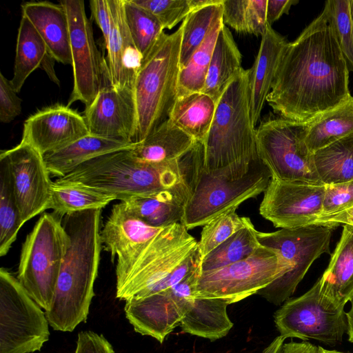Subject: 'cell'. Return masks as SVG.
I'll return each mask as SVG.
<instances>
[{"instance_id": "1", "label": "cell", "mask_w": 353, "mask_h": 353, "mask_svg": "<svg viewBox=\"0 0 353 353\" xmlns=\"http://www.w3.org/2000/svg\"><path fill=\"white\" fill-rule=\"evenodd\" d=\"M351 97L349 70L324 7L286 46L266 101L281 117L307 123Z\"/></svg>"}, {"instance_id": "2", "label": "cell", "mask_w": 353, "mask_h": 353, "mask_svg": "<svg viewBox=\"0 0 353 353\" xmlns=\"http://www.w3.org/2000/svg\"><path fill=\"white\" fill-rule=\"evenodd\" d=\"M203 163L200 142L179 159L163 165L142 162L131 150H123L94 158L57 180L83 185L121 201L168 190L192 194Z\"/></svg>"}, {"instance_id": "3", "label": "cell", "mask_w": 353, "mask_h": 353, "mask_svg": "<svg viewBox=\"0 0 353 353\" xmlns=\"http://www.w3.org/2000/svg\"><path fill=\"white\" fill-rule=\"evenodd\" d=\"M101 220V209L76 212L61 219L69 245L52 302L45 312L54 330L72 332L87 321L100 261Z\"/></svg>"}, {"instance_id": "4", "label": "cell", "mask_w": 353, "mask_h": 353, "mask_svg": "<svg viewBox=\"0 0 353 353\" xmlns=\"http://www.w3.org/2000/svg\"><path fill=\"white\" fill-rule=\"evenodd\" d=\"M270 179L269 170L259 158L210 172L203 167L185 205L181 223L188 230L205 225L221 214L264 192Z\"/></svg>"}, {"instance_id": "5", "label": "cell", "mask_w": 353, "mask_h": 353, "mask_svg": "<svg viewBox=\"0 0 353 353\" xmlns=\"http://www.w3.org/2000/svg\"><path fill=\"white\" fill-rule=\"evenodd\" d=\"M256 132L250 107L249 70H243L216 103L214 119L203 143V168L212 171L258 158Z\"/></svg>"}, {"instance_id": "6", "label": "cell", "mask_w": 353, "mask_h": 353, "mask_svg": "<svg viewBox=\"0 0 353 353\" xmlns=\"http://www.w3.org/2000/svg\"><path fill=\"white\" fill-rule=\"evenodd\" d=\"M182 27L165 32L143 60L133 94L137 110L134 143L143 141L165 121L177 97Z\"/></svg>"}, {"instance_id": "7", "label": "cell", "mask_w": 353, "mask_h": 353, "mask_svg": "<svg viewBox=\"0 0 353 353\" xmlns=\"http://www.w3.org/2000/svg\"><path fill=\"white\" fill-rule=\"evenodd\" d=\"M69 236L61 219L43 212L23 244L17 279L45 311L52 302Z\"/></svg>"}, {"instance_id": "8", "label": "cell", "mask_w": 353, "mask_h": 353, "mask_svg": "<svg viewBox=\"0 0 353 353\" xmlns=\"http://www.w3.org/2000/svg\"><path fill=\"white\" fill-rule=\"evenodd\" d=\"M333 230L310 225L272 232L258 231L256 236L261 245L278 253L288 265V271L256 294L276 305L288 300L312 264L322 254H330Z\"/></svg>"}, {"instance_id": "9", "label": "cell", "mask_w": 353, "mask_h": 353, "mask_svg": "<svg viewBox=\"0 0 353 353\" xmlns=\"http://www.w3.org/2000/svg\"><path fill=\"white\" fill-rule=\"evenodd\" d=\"M198 249V241L181 223L164 228L148 244L127 275L116 283L121 301L142 299L188 256Z\"/></svg>"}, {"instance_id": "10", "label": "cell", "mask_w": 353, "mask_h": 353, "mask_svg": "<svg viewBox=\"0 0 353 353\" xmlns=\"http://www.w3.org/2000/svg\"><path fill=\"white\" fill-rule=\"evenodd\" d=\"M308 122L280 117L256 130L258 156L272 179L321 183L305 143Z\"/></svg>"}, {"instance_id": "11", "label": "cell", "mask_w": 353, "mask_h": 353, "mask_svg": "<svg viewBox=\"0 0 353 353\" xmlns=\"http://www.w3.org/2000/svg\"><path fill=\"white\" fill-rule=\"evenodd\" d=\"M46 312L17 277L0 269V353H32L50 339Z\"/></svg>"}, {"instance_id": "12", "label": "cell", "mask_w": 353, "mask_h": 353, "mask_svg": "<svg viewBox=\"0 0 353 353\" xmlns=\"http://www.w3.org/2000/svg\"><path fill=\"white\" fill-rule=\"evenodd\" d=\"M274 319L280 335L285 339H314L335 345L347 331L344 307L337 305L322 293L319 278L305 294L286 300L276 311Z\"/></svg>"}, {"instance_id": "13", "label": "cell", "mask_w": 353, "mask_h": 353, "mask_svg": "<svg viewBox=\"0 0 353 353\" xmlns=\"http://www.w3.org/2000/svg\"><path fill=\"white\" fill-rule=\"evenodd\" d=\"M288 271V265L278 253L261 245L244 260L201 272L196 295L234 303L256 294Z\"/></svg>"}, {"instance_id": "14", "label": "cell", "mask_w": 353, "mask_h": 353, "mask_svg": "<svg viewBox=\"0 0 353 353\" xmlns=\"http://www.w3.org/2000/svg\"><path fill=\"white\" fill-rule=\"evenodd\" d=\"M68 17L73 70V88L67 106L75 101L88 107L101 90L104 80V61L99 52L84 1L61 0Z\"/></svg>"}, {"instance_id": "15", "label": "cell", "mask_w": 353, "mask_h": 353, "mask_svg": "<svg viewBox=\"0 0 353 353\" xmlns=\"http://www.w3.org/2000/svg\"><path fill=\"white\" fill-rule=\"evenodd\" d=\"M325 185L270 179L259 206L260 214L275 228L314 225L322 214Z\"/></svg>"}, {"instance_id": "16", "label": "cell", "mask_w": 353, "mask_h": 353, "mask_svg": "<svg viewBox=\"0 0 353 353\" xmlns=\"http://www.w3.org/2000/svg\"><path fill=\"white\" fill-rule=\"evenodd\" d=\"M12 176L13 190L23 223L48 209L52 181L43 155L30 145L21 141L2 150Z\"/></svg>"}, {"instance_id": "17", "label": "cell", "mask_w": 353, "mask_h": 353, "mask_svg": "<svg viewBox=\"0 0 353 353\" xmlns=\"http://www.w3.org/2000/svg\"><path fill=\"white\" fill-rule=\"evenodd\" d=\"M164 228H154L141 221L121 201L112 206L101 230V243L117 257L116 283L129 272L151 241Z\"/></svg>"}, {"instance_id": "18", "label": "cell", "mask_w": 353, "mask_h": 353, "mask_svg": "<svg viewBox=\"0 0 353 353\" xmlns=\"http://www.w3.org/2000/svg\"><path fill=\"white\" fill-rule=\"evenodd\" d=\"M84 118L90 134L134 143L137 119L133 89L113 88L105 63L103 85L85 108Z\"/></svg>"}, {"instance_id": "19", "label": "cell", "mask_w": 353, "mask_h": 353, "mask_svg": "<svg viewBox=\"0 0 353 353\" xmlns=\"http://www.w3.org/2000/svg\"><path fill=\"white\" fill-rule=\"evenodd\" d=\"M88 134L84 116L67 105L54 104L39 110L25 121L21 141L43 155Z\"/></svg>"}, {"instance_id": "20", "label": "cell", "mask_w": 353, "mask_h": 353, "mask_svg": "<svg viewBox=\"0 0 353 353\" xmlns=\"http://www.w3.org/2000/svg\"><path fill=\"white\" fill-rule=\"evenodd\" d=\"M111 31L105 46L107 50L105 70L110 85L117 89H133L134 80L143 61L125 19L123 0H108Z\"/></svg>"}, {"instance_id": "21", "label": "cell", "mask_w": 353, "mask_h": 353, "mask_svg": "<svg viewBox=\"0 0 353 353\" xmlns=\"http://www.w3.org/2000/svg\"><path fill=\"white\" fill-rule=\"evenodd\" d=\"M126 319L134 331L162 343L180 324L185 311L167 291L125 301Z\"/></svg>"}, {"instance_id": "22", "label": "cell", "mask_w": 353, "mask_h": 353, "mask_svg": "<svg viewBox=\"0 0 353 353\" xmlns=\"http://www.w3.org/2000/svg\"><path fill=\"white\" fill-rule=\"evenodd\" d=\"M288 43L286 39L271 26H268L262 36L259 52L252 68L249 69L250 107L254 127L271 91L278 65Z\"/></svg>"}, {"instance_id": "23", "label": "cell", "mask_w": 353, "mask_h": 353, "mask_svg": "<svg viewBox=\"0 0 353 353\" xmlns=\"http://www.w3.org/2000/svg\"><path fill=\"white\" fill-rule=\"evenodd\" d=\"M27 17L46 44L56 61L72 65L69 25L63 7L49 1H30L21 5Z\"/></svg>"}, {"instance_id": "24", "label": "cell", "mask_w": 353, "mask_h": 353, "mask_svg": "<svg viewBox=\"0 0 353 353\" xmlns=\"http://www.w3.org/2000/svg\"><path fill=\"white\" fill-rule=\"evenodd\" d=\"M136 144L89 134L68 145L43 154V157L50 175L59 179L94 158L116 151L132 150Z\"/></svg>"}, {"instance_id": "25", "label": "cell", "mask_w": 353, "mask_h": 353, "mask_svg": "<svg viewBox=\"0 0 353 353\" xmlns=\"http://www.w3.org/2000/svg\"><path fill=\"white\" fill-rule=\"evenodd\" d=\"M319 279L322 293L345 307L353 295V226L343 225L341 238Z\"/></svg>"}, {"instance_id": "26", "label": "cell", "mask_w": 353, "mask_h": 353, "mask_svg": "<svg viewBox=\"0 0 353 353\" xmlns=\"http://www.w3.org/2000/svg\"><path fill=\"white\" fill-rule=\"evenodd\" d=\"M196 142L168 119L137 143L131 151L142 162L163 165L181 158Z\"/></svg>"}, {"instance_id": "27", "label": "cell", "mask_w": 353, "mask_h": 353, "mask_svg": "<svg viewBox=\"0 0 353 353\" xmlns=\"http://www.w3.org/2000/svg\"><path fill=\"white\" fill-rule=\"evenodd\" d=\"M190 195L188 191L168 190L136 196L122 202L148 225L165 228L181 223L184 207Z\"/></svg>"}, {"instance_id": "28", "label": "cell", "mask_w": 353, "mask_h": 353, "mask_svg": "<svg viewBox=\"0 0 353 353\" xmlns=\"http://www.w3.org/2000/svg\"><path fill=\"white\" fill-rule=\"evenodd\" d=\"M230 304L223 299L196 295L179 325L185 333L210 341L221 339L234 325L227 313Z\"/></svg>"}, {"instance_id": "29", "label": "cell", "mask_w": 353, "mask_h": 353, "mask_svg": "<svg viewBox=\"0 0 353 353\" xmlns=\"http://www.w3.org/2000/svg\"><path fill=\"white\" fill-rule=\"evenodd\" d=\"M243 70L241 54L230 30L223 23L201 92L210 96L217 103L228 85Z\"/></svg>"}, {"instance_id": "30", "label": "cell", "mask_w": 353, "mask_h": 353, "mask_svg": "<svg viewBox=\"0 0 353 353\" xmlns=\"http://www.w3.org/2000/svg\"><path fill=\"white\" fill-rule=\"evenodd\" d=\"M216 103L201 92L176 97L169 119L179 128L203 143L210 129Z\"/></svg>"}, {"instance_id": "31", "label": "cell", "mask_w": 353, "mask_h": 353, "mask_svg": "<svg viewBox=\"0 0 353 353\" xmlns=\"http://www.w3.org/2000/svg\"><path fill=\"white\" fill-rule=\"evenodd\" d=\"M353 134V97L308 122L305 143L313 154Z\"/></svg>"}, {"instance_id": "32", "label": "cell", "mask_w": 353, "mask_h": 353, "mask_svg": "<svg viewBox=\"0 0 353 353\" xmlns=\"http://www.w3.org/2000/svg\"><path fill=\"white\" fill-rule=\"evenodd\" d=\"M48 54L41 35L30 19L22 15L17 38L14 74L10 80L17 93L30 74L41 68Z\"/></svg>"}, {"instance_id": "33", "label": "cell", "mask_w": 353, "mask_h": 353, "mask_svg": "<svg viewBox=\"0 0 353 353\" xmlns=\"http://www.w3.org/2000/svg\"><path fill=\"white\" fill-rule=\"evenodd\" d=\"M312 160L321 183L353 181V134L316 150Z\"/></svg>"}, {"instance_id": "34", "label": "cell", "mask_w": 353, "mask_h": 353, "mask_svg": "<svg viewBox=\"0 0 353 353\" xmlns=\"http://www.w3.org/2000/svg\"><path fill=\"white\" fill-rule=\"evenodd\" d=\"M115 199L83 185L57 179L51 185L48 209L61 219L66 214L92 209H103Z\"/></svg>"}, {"instance_id": "35", "label": "cell", "mask_w": 353, "mask_h": 353, "mask_svg": "<svg viewBox=\"0 0 353 353\" xmlns=\"http://www.w3.org/2000/svg\"><path fill=\"white\" fill-rule=\"evenodd\" d=\"M223 0L192 10L181 23L180 69L183 68L193 53L202 44L216 23L222 18Z\"/></svg>"}, {"instance_id": "36", "label": "cell", "mask_w": 353, "mask_h": 353, "mask_svg": "<svg viewBox=\"0 0 353 353\" xmlns=\"http://www.w3.org/2000/svg\"><path fill=\"white\" fill-rule=\"evenodd\" d=\"M257 232L252 223L235 232L202 258L201 272L219 269L248 258L261 246L257 239Z\"/></svg>"}, {"instance_id": "37", "label": "cell", "mask_w": 353, "mask_h": 353, "mask_svg": "<svg viewBox=\"0 0 353 353\" xmlns=\"http://www.w3.org/2000/svg\"><path fill=\"white\" fill-rule=\"evenodd\" d=\"M24 224L14 196L8 165L0 157V256L8 254Z\"/></svg>"}, {"instance_id": "38", "label": "cell", "mask_w": 353, "mask_h": 353, "mask_svg": "<svg viewBox=\"0 0 353 353\" xmlns=\"http://www.w3.org/2000/svg\"><path fill=\"white\" fill-rule=\"evenodd\" d=\"M223 23L221 18L193 53L187 64L180 69L177 97L203 90L216 38Z\"/></svg>"}, {"instance_id": "39", "label": "cell", "mask_w": 353, "mask_h": 353, "mask_svg": "<svg viewBox=\"0 0 353 353\" xmlns=\"http://www.w3.org/2000/svg\"><path fill=\"white\" fill-rule=\"evenodd\" d=\"M123 8L130 35L143 60L163 34L164 29L150 12L132 0H123Z\"/></svg>"}, {"instance_id": "40", "label": "cell", "mask_w": 353, "mask_h": 353, "mask_svg": "<svg viewBox=\"0 0 353 353\" xmlns=\"http://www.w3.org/2000/svg\"><path fill=\"white\" fill-rule=\"evenodd\" d=\"M232 208L203 225L198 241L201 256L206 254L223 243L235 232L252 223L248 217L240 216Z\"/></svg>"}, {"instance_id": "41", "label": "cell", "mask_w": 353, "mask_h": 353, "mask_svg": "<svg viewBox=\"0 0 353 353\" xmlns=\"http://www.w3.org/2000/svg\"><path fill=\"white\" fill-rule=\"evenodd\" d=\"M349 72H353V25L349 0H329L325 6Z\"/></svg>"}, {"instance_id": "42", "label": "cell", "mask_w": 353, "mask_h": 353, "mask_svg": "<svg viewBox=\"0 0 353 353\" xmlns=\"http://www.w3.org/2000/svg\"><path fill=\"white\" fill-rule=\"evenodd\" d=\"M150 12L163 29H172L193 10L191 0H132Z\"/></svg>"}, {"instance_id": "43", "label": "cell", "mask_w": 353, "mask_h": 353, "mask_svg": "<svg viewBox=\"0 0 353 353\" xmlns=\"http://www.w3.org/2000/svg\"><path fill=\"white\" fill-rule=\"evenodd\" d=\"M353 205V181L325 185L321 215L334 214Z\"/></svg>"}, {"instance_id": "44", "label": "cell", "mask_w": 353, "mask_h": 353, "mask_svg": "<svg viewBox=\"0 0 353 353\" xmlns=\"http://www.w3.org/2000/svg\"><path fill=\"white\" fill-rule=\"evenodd\" d=\"M22 99L19 97L10 80L0 72V121L8 123L22 111Z\"/></svg>"}, {"instance_id": "45", "label": "cell", "mask_w": 353, "mask_h": 353, "mask_svg": "<svg viewBox=\"0 0 353 353\" xmlns=\"http://www.w3.org/2000/svg\"><path fill=\"white\" fill-rule=\"evenodd\" d=\"M223 23L237 32L248 34L246 22L248 0H223Z\"/></svg>"}, {"instance_id": "46", "label": "cell", "mask_w": 353, "mask_h": 353, "mask_svg": "<svg viewBox=\"0 0 353 353\" xmlns=\"http://www.w3.org/2000/svg\"><path fill=\"white\" fill-rule=\"evenodd\" d=\"M267 0H248L246 22L248 34L263 36L267 23Z\"/></svg>"}, {"instance_id": "47", "label": "cell", "mask_w": 353, "mask_h": 353, "mask_svg": "<svg viewBox=\"0 0 353 353\" xmlns=\"http://www.w3.org/2000/svg\"><path fill=\"white\" fill-rule=\"evenodd\" d=\"M74 353H116L111 343L103 336L92 331L78 334Z\"/></svg>"}, {"instance_id": "48", "label": "cell", "mask_w": 353, "mask_h": 353, "mask_svg": "<svg viewBox=\"0 0 353 353\" xmlns=\"http://www.w3.org/2000/svg\"><path fill=\"white\" fill-rule=\"evenodd\" d=\"M90 7L92 16L100 28L103 34L104 43H105L112 28L108 0H91Z\"/></svg>"}, {"instance_id": "49", "label": "cell", "mask_w": 353, "mask_h": 353, "mask_svg": "<svg viewBox=\"0 0 353 353\" xmlns=\"http://www.w3.org/2000/svg\"><path fill=\"white\" fill-rule=\"evenodd\" d=\"M314 225L327 226L333 229L342 225L353 226V205L334 214L321 215Z\"/></svg>"}, {"instance_id": "50", "label": "cell", "mask_w": 353, "mask_h": 353, "mask_svg": "<svg viewBox=\"0 0 353 353\" xmlns=\"http://www.w3.org/2000/svg\"><path fill=\"white\" fill-rule=\"evenodd\" d=\"M299 3V0H267V23L272 25L283 14H288L290 8Z\"/></svg>"}, {"instance_id": "51", "label": "cell", "mask_w": 353, "mask_h": 353, "mask_svg": "<svg viewBox=\"0 0 353 353\" xmlns=\"http://www.w3.org/2000/svg\"><path fill=\"white\" fill-rule=\"evenodd\" d=\"M280 353H319V346L309 342L284 343Z\"/></svg>"}, {"instance_id": "52", "label": "cell", "mask_w": 353, "mask_h": 353, "mask_svg": "<svg viewBox=\"0 0 353 353\" xmlns=\"http://www.w3.org/2000/svg\"><path fill=\"white\" fill-rule=\"evenodd\" d=\"M54 61L55 59L50 54H48L43 64L41 65V68H42L47 73L49 78L53 82L59 85V80L57 77L54 68Z\"/></svg>"}, {"instance_id": "53", "label": "cell", "mask_w": 353, "mask_h": 353, "mask_svg": "<svg viewBox=\"0 0 353 353\" xmlns=\"http://www.w3.org/2000/svg\"><path fill=\"white\" fill-rule=\"evenodd\" d=\"M285 340L284 336L279 335L263 350L262 353H280Z\"/></svg>"}, {"instance_id": "54", "label": "cell", "mask_w": 353, "mask_h": 353, "mask_svg": "<svg viewBox=\"0 0 353 353\" xmlns=\"http://www.w3.org/2000/svg\"><path fill=\"white\" fill-rule=\"evenodd\" d=\"M350 310L346 312L347 320V331L349 341L353 343V295L350 300Z\"/></svg>"}, {"instance_id": "55", "label": "cell", "mask_w": 353, "mask_h": 353, "mask_svg": "<svg viewBox=\"0 0 353 353\" xmlns=\"http://www.w3.org/2000/svg\"><path fill=\"white\" fill-rule=\"evenodd\" d=\"M319 353H344L335 350H327L321 346H319Z\"/></svg>"}, {"instance_id": "56", "label": "cell", "mask_w": 353, "mask_h": 353, "mask_svg": "<svg viewBox=\"0 0 353 353\" xmlns=\"http://www.w3.org/2000/svg\"><path fill=\"white\" fill-rule=\"evenodd\" d=\"M350 1V17L352 20V23L353 25V0H349Z\"/></svg>"}]
</instances>
